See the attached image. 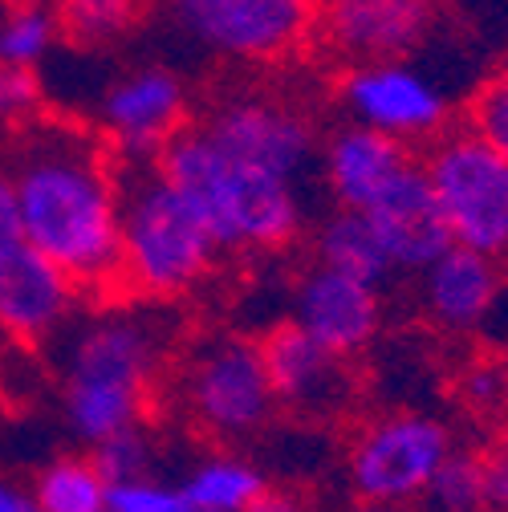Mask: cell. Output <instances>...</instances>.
Returning <instances> with one entry per match:
<instances>
[{
	"instance_id": "cell-7",
	"label": "cell",
	"mask_w": 508,
	"mask_h": 512,
	"mask_svg": "<svg viewBox=\"0 0 508 512\" xmlns=\"http://www.w3.org/2000/svg\"><path fill=\"white\" fill-rule=\"evenodd\" d=\"M78 309V285L25 236L13 183L0 167V334L41 346L61 334Z\"/></svg>"
},
{
	"instance_id": "cell-30",
	"label": "cell",
	"mask_w": 508,
	"mask_h": 512,
	"mask_svg": "<svg viewBox=\"0 0 508 512\" xmlns=\"http://www.w3.org/2000/svg\"><path fill=\"white\" fill-rule=\"evenodd\" d=\"M484 504L508 508V447L484 456Z\"/></svg>"
},
{
	"instance_id": "cell-9",
	"label": "cell",
	"mask_w": 508,
	"mask_h": 512,
	"mask_svg": "<svg viewBox=\"0 0 508 512\" xmlns=\"http://www.w3.org/2000/svg\"><path fill=\"white\" fill-rule=\"evenodd\" d=\"M175 29L232 61H277L317 29V0H167Z\"/></svg>"
},
{
	"instance_id": "cell-17",
	"label": "cell",
	"mask_w": 508,
	"mask_h": 512,
	"mask_svg": "<svg viewBox=\"0 0 508 512\" xmlns=\"http://www.w3.org/2000/svg\"><path fill=\"white\" fill-rule=\"evenodd\" d=\"M419 277H423L427 317L435 326L456 330V334L476 330L492 313V305L504 289V265L468 244H456V240L443 248Z\"/></svg>"
},
{
	"instance_id": "cell-26",
	"label": "cell",
	"mask_w": 508,
	"mask_h": 512,
	"mask_svg": "<svg viewBox=\"0 0 508 512\" xmlns=\"http://www.w3.org/2000/svg\"><path fill=\"white\" fill-rule=\"evenodd\" d=\"M106 512H187L175 480L147 472L135 480L106 484Z\"/></svg>"
},
{
	"instance_id": "cell-20",
	"label": "cell",
	"mask_w": 508,
	"mask_h": 512,
	"mask_svg": "<svg viewBox=\"0 0 508 512\" xmlns=\"http://www.w3.org/2000/svg\"><path fill=\"white\" fill-rule=\"evenodd\" d=\"M313 248H317V261L322 265L354 273L370 285H383L387 277H395L383 240H378L370 216L358 212V208H338L322 228H317Z\"/></svg>"
},
{
	"instance_id": "cell-8",
	"label": "cell",
	"mask_w": 508,
	"mask_h": 512,
	"mask_svg": "<svg viewBox=\"0 0 508 512\" xmlns=\"http://www.w3.org/2000/svg\"><path fill=\"white\" fill-rule=\"evenodd\" d=\"M452 452V435L439 419L395 411L358 431L346 452V480L362 504L423 500L435 468Z\"/></svg>"
},
{
	"instance_id": "cell-11",
	"label": "cell",
	"mask_w": 508,
	"mask_h": 512,
	"mask_svg": "<svg viewBox=\"0 0 508 512\" xmlns=\"http://www.w3.org/2000/svg\"><path fill=\"white\" fill-rule=\"evenodd\" d=\"M204 131L224 151L257 167H269L277 175H289L297 183L317 163V139L309 118L277 98H261V94L228 98L204 118Z\"/></svg>"
},
{
	"instance_id": "cell-15",
	"label": "cell",
	"mask_w": 508,
	"mask_h": 512,
	"mask_svg": "<svg viewBox=\"0 0 508 512\" xmlns=\"http://www.w3.org/2000/svg\"><path fill=\"white\" fill-rule=\"evenodd\" d=\"M383 240L387 256H391V269L395 273H423L435 256L452 244V228L443 220V208L431 191L427 167L419 159H411L387 191H378L374 204L362 208Z\"/></svg>"
},
{
	"instance_id": "cell-29",
	"label": "cell",
	"mask_w": 508,
	"mask_h": 512,
	"mask_svg": "<svg viewBox=\"0 0 508 512\" xmlns=\"http://www.w3.org/2000/svg\"><path fill=\"white\" fill-rule=\"evenodd\" d=\"M464 399L480 411H496L500 403H508V366H500V362L472 366L464 378Z\"/></svg>"
},
{
	"instance_id": "cell-21",
	"label": "cell",
	"mask_w": 508,
	"mask_h": 512,
	"mask_svg": "<svg viewBox=\"0 0 508 512\" xmlns=\"http://www.w3.org/2000/svg\"><path fill=\"white\" fill-rule=\"evenodd\" d=\"M29 488L41 512H106V480L94 456H57Z\"/></svg>"
},
{
	"instance_id": "cell-2",
	"label": "cell",
	"mask_w": 508,
	"mask_h": 512,
	"mask_svg": "<svg viewBox=\"0 0 508 512\" xmlns=\"http://www.w3.org/2000/svg\"><path fill=\"white\" fill-rule=\"evenodd\" d=\"M66 362H61V415L78 443L143 423L155 382L167 362L163 322L147 309L114 305L66 326Z\"/></svg>"
},
{
	"instance_id": "cell-25",
	"label": "cell",
	"mask_w": 508,
	"mask_h": 512,
	"mask_svg": "<svg viewBox=\"0 0 508 512\" xmlns=\"http://www.w3.org/2000/svg\"><path fill=\"white\" fill-rule=\"evenodd\" d=\"M423 504L443 508V512H476L484 504V456L472 452H448L443 464L435 468Z\"/></svg>"
},
{
	"instance_id": "cell-12",
	"label": "cell",
	"mask_w": 508,
	"mask_h": 512,
	"mask_svg": "<svg viewBox=\"0 0 508 512\" xmlns=\"http://www.w3.org/2000/svg\"><path fill=\"white\" fill-rule=\"evenodd\" d=\"M98 122L114 159H159L167 139L187 126V90L163 66L131 70L106 86Z\"/></svg>"
},
{
	"instance_id": "cell-14",
	"label": "cell",
	"mask_w": 508,
	"mask_h": 512,
	"mask_svg": "<svg viewBox=\"0 0 508 512\" xmlns=\"http://www.w3.org/2000/svg\"><path fill=\"white\" fill-rule=\"evenodd\" d=\"M293 322L338 354H358L383 326L378 285L317 261L293 285Z\"/></svg>"
},
{
	"instance_id": "cell-16",
	"label": "cell",
	"mask_w": 508,
	"mask_h": 512,
	"mask_svg": "<svg viewBox=\"0 0 508 512\" xmlns=\"http://www.w3.org/2000/svg\"><path fill=\"white\" fill-rule=\"evenodd\" d=\"M317 25L350 61L411 57L435 29V0H322Z\"/></svg>"
},
{
	"instance_id": "cell-6",
	"label": "cell",
	"mask_w": 508,
	"mask_h": 512,
	"mask_svg": "<svg viewBox=\"0 0 508 512\" xmlns=\"http://www.w3.org/2000/svg\"><path fill=\"white\" fill-rule=\"evenodd\" d=\"M423 167L452 240L508 265V159L480 135L456 131L427 151Z\"/></svg>"
},
{
	"instance_id": "cell-4",
	"label": "cell",
	"mask_w": 508,
	"mask_h": 512,
	"mask_svg": "<svg viewBox=\"0 0 508 512\" xmlns=\"http://www.w3.org/2000/svg\"><path fill=\"white\" fill-rule=\"evenodd\" d=\"M118 187V289L139 301H175L192 293L220 256L200 212L155 159H118Z\"/></svg>"
},
{
	"instance_id": "cell-27",
	"label": "cell",
	"mask_w": 508,
	"mask_h": 512,
	"mask_svg": "<svg viewBox=\"0 0 508 512\" xmlns=\"http://www.w3.org/2000/svg\"><path fill=\"white\" fill-rule=\"evenodd\" d=\"M45 106V86L33 66H9L0 61V126H25L41 118Z\"/></svg>"
},
{
	"instance_id": "cell-28",
	"label": "cell",
	"mask_w": 508,
	"mask_h": 512,
	"mask_svg": "<svg viewBox=\"0 0 508 512\" xmlns=\"http://www.w3.org/2000/svg\"><path fill=\"white\" fill-rule=\"evenodd\" d=\"M468 131L508 159V74L480 86V94L468 106Z\"/></svg>"
},
{
	"instance_id": "cell-32",
	"label": "cell",
	"mask_w": 508,
	"mask_h": 512,
	"mask_svg": "<svg viewBox=\"0 0 508 512\" xmlns=\"http://www.w3.org/2000/svg\"><path fill=\"white\" fill-rule=\"evenodd\" d=\"M5 411H9V391H5V378H0V419H5Z\"/></svg>"
},
{
	"instance_id": "cell-5",
	"label": "cell",
	"mask_w": 508,
	"mask_h": 512,
	"mask_svg": "<svg viewBox=\"0 0 508 512\" xmlns=\"http://www.w3.org/2000/svg\"><path fill=\"white\" fill-rule=\"evenodd\" d=\"M179 403L192 427L216 443L257 439L277 411L261 342L240 334L204 338L179 370Z\"/></svg>"
},
{
	"instance_id": "cell-10",
	"label": "cell",
	"mask_w": 508,
	"mask_h": 512,
	"mask_svg": "<svg viewBox=\"0 0 508 512\" xmlns=\"http://www.w3.org/2000/svg\"><path fill=\"white\" fill-rule=\"evenodd\" d=\"M346 114L362 126H374L399 143H431L443 135V122L452 114V102L423 70L407 57H378L354 61V70L342 78L338 90Z\"/></svg>"
},
{
	"instance_id": "cell-24",
	"label": "cell",
	"mask_w": 508,
	"mask_h": 512,
	"mask_svg": "<svg viewBox=\"0 0 508 512\" xmlns=\"http://www.w3.org/2000/svg\"><path fill=\"white\" fill-rule=\"evenodd\" d=\"M90 456H94V464H98V472H102L106 484H118V480H135V476L159 472V468H155L159 443H155L147 419H143V423H131V427H122V431H114V435H106V439H98V443L90 447Z\"/></svg>"
},
{
	"instance_id": "cell-13",
	"label": "cell",
	"mask_w": 508,
	"mask_h": 512,
	"mask_svg": "<svg viewBox=\"0 0 508 512\" xmlns=\"http://www.w3.org/2000/svg\"><path fill=\"white\" fill-rule=\"evenodd\" d=\"M265 370L273 382L277 407L297 415H334L350 403L354 378L346 366V354L317 342L309 330H301L293 317L273 326L261 338Z\"/></svg>"
},
{
	"instance_id": "cell-1",
	"label": "cell",
	"mask_w": 508,
	"mask_h": 512,
	"mask_svg": "<svg viewBox=\"0 0 508 512\" xmlns=\"http://www.w3.org/2000/svg\"><path fill=\"white\" fill-rule=\"evenodd\" d=\"M0 167L13 183L25 236L78 285V293H114L122 187L106 139L33 118L17 126Z\"/></svg>"
},
{
	"instance_id": "cell-19",
	"label": "cell",
	"mask_w": 508,
	"mask_h": 512,
	"mask_svg": "<svg viewBox=\"0 0 508 512\" xmlns=\"http://www.w3.org/2000/svg\"><path fill=\"white\" fill-rule=\"evenodd\" d=\"M175 484L183 492L187 512H252L273 504L265 472L232 452H216L192 464Z\"/></svg>"
},
{
	"instance_id": "cell-31",
	"label": "cell",
	"mask_w": 508,
	"mask_h": 512,
	"mask_svg": "<svg viewBox=\"0 0 508 512\" xmlns=\"http://www.w3.org/2000/svg\"><path fill=\"white\" fill-rule=\"evenodd\" d=\"M33 488L21 484L17 476L0 472V512H33Z\"/></svg>"
},
{
	"instance_id": "cell-22",
	"label": "cell",
	"mask_w": 508,
	"mask_h": 512,
	"mask_svg": "<svg viewBox=\"0 0 508 512\" xmlns=\"http://www.w3.org/2000/svg\"><path fill=\"white\" fill-rule=\"evenodd\" d=\"M57 13L41 5H9L0 9V61L9 66H41L57 41Z\"/></svg>"
},
{
	"instance_id": "cell-3",
	"label": "cell",
	"mask_w": 508,
	"mask_h": 512,
	"mask_svg": "<svg viewBox=\"0 0 508 512\" xmlns=\"http://www.w3.org/2000/svg\"><path fill=\"white\" fill-rule=\"evenodd\" d=\"M200 212L220 252H273L301 236V183L224 151L200 126H179L155 159Z\"/></svg>"
},
{
	"instance_id": "cell-23",
	"label": "cell",
	"mask_w": 508,
	"mask_h": 512,
	"mask_svg": "<svg viewBox=\"0 0 508 512\" xmlns=\"http://www.w3.org/2000/svg\"><path fill=\"white\" fill-rule=\"evenodd\" d=\"M139 0H57V25L78 45H102L131 29Z\"/></svg>"
},
{
	"instance_id": "cell-18",
	"label": "cell",
	"mask_w": 508,
	"mask_h": 512,
	"mask_svg": "<svg viewBox=\"0 0 508 512\" xmlns=\"http://www.w3.org/2000/svg\"><path fill=\"white\" fill-rule=\"evenodd\" d=\"M411 147L374 131V126L350 122L346 131H338L326 151H322V167H326V183L330 196L338 200V208H366L374 204L378 191H387L391 179L411 163Z\"/></svg>"
}]
</instances>
